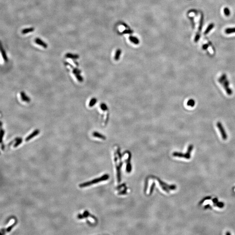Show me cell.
I'll list each match as a JSON object with an SVG mask.
<instances>
[{"mask_svg":"<svg viewBox=\"0 0 235 235\" xmlns=\"http://www.w3.org/2000/svg\"><path fill=\"white\" fill-rule=\"evenodd\" d=\"M195 105V101L193 99H190L187 101V105L190 107H193Z\"/></svg>","mask_w":235,"mask_h":235,"instance_id":"e0dca14e","label":"cell"},{"mask_svg":"<svg viewBox=\"0 0 235 235\" xmlns=\"http://www.w3.org/2000/svg\"><path fill=\"white\" fill-rule=\"evenodd\" d=\"M214 206H217L219 208H222L223 207L224 204L223 202H217L216 203H214Z\"/></svg>","mask_w":235,"mask_h":235,"instance_id":"44dd1931","label":"cell"},{"mask_svg":"<svg viewBox=\"0 0 235 235\" xmlns=\"http://www.w3.org/2000/svg\"><path fill=\"white\" fill-rule=\"evenodd\" d=\"M155 185V184L153 183L152 185V186H151V189H150V195L152 194V192H153V190L154 188V186Z\"/></svg>","mask_w":235,"mask_h":235,"instance_id":"83f0119b","label":"cell"},{"mask_svg":"<svg viewBox=\"0 0 235 235\" xmlns=\"http://www.w3.org/2000/svg\"><path fill=\"white\" fill-rule=\"evenodd\" d=\"M211 198V197L210 196L206 197V198H203V199H202V200L201 202H200V203H199V204H201L202 203H203L205 201H206V200H209V199H210Z\"/></svg>","mask_w":235,"mask_h":235,"instance_id":"4316f807","label":"cell"},{"mask_svg":"<svg viewBox=\"0 0 235 235\" xmlns=\"http://www.w3.org/2000/svg\"><path fill=\"white\" fill-rule=\"evenodd\" d=\"M216 125L218 129L219 130V131L220 132L222 138L223 140H226L227 139V134L226 133V132H225V129L224 128L223 126V125L220 122H218L217 123Z\"/></svg>","mask_w":235,"mask_h":235,"instance_id":"277c9868","label":"cell"},{"mask_svg":"<svg viewBox=\"0 0 235 235\" xmlns=\"http://www.w3.org/2000/svg\"><path fill=\"white\" fill-rule=\"evenodd\" d=\"M225 33L226 34H231L232 33H235V28H228V29L225 30Z\"/></svg>","mask_w":235,"mask_h":235,"instance_id":"7402d4cb","label":"cell"},{"mask_svg":"<svg viewBox=\"0 0 235 235\" xmlns=\"http://www.w3.org/2000/svg\"><path fill=\"white\" fill-rule=\"evenodd\" d=\"M109 178V175L106 174V175H103V176H102L101 177H100L99 178L95 179H94V180H92V181H89V182H86V183H82V184H80L79 185V187H80V188L86 187L89 186L91 185H93L94 184H95V183H99L100 182L104 181V180H107Z\"/></svg>","mask_w":235,"mask_h":235,"instance_id":"7a4b0ae2","label":"cell"},{"mask_svg":"<svg viewBox=\"0 0 235 235\" xmlns=\"http://www.w3.org/2000/svg\"><path fill=\"white\" fill-rule=\"evenodd\" d=\"M133 32V31H131V30H124V31H123V33L124 34H132V33Z\"/></svg>","mask_w":235,"mask_h":235,"instance_id":"d4e9b609","label":"cell"},{"mask_svg":"<svg viewBox=\"0 0 235 235\" xmlns=\"http://www.w3.org/2000/svg\"><path fill=\"white\" fill-rule=\"evenodd\" d=\"M73 69V71H72V72L73 74H80L81 73V72L80 70H79L77 68H72Z\"/></svg>","mask_w":235,"mask_h":235,"instance_id":"603a6c76","label":"cell"},{"mask_svg":"<svg viewBox=\"0 0 235 235\" xmlns=\"http://www.w3.org/2000/svg\"><path fill=\"white\" fill-rule=\"evenodd\" d=\"M35 28L34 27H29V28H26L25 29H23L22 31V34H26L27 33H30V32H32L34 31Z\"/></svg>","mask_w":235,"mask_h":235,"instance_id":"7c38bea8","label":"cell"},{"mask_svg":"<svg viewBox=\"0 0 235 235\" xmlns=\"http://www.w3.org/2000/svg\"><path fill=\"white\" fill-rule=\"evenodd\" d=\"M226 235H228V234H229V235H230L231 234H230V233H226Z\"/></svg>","mask_w":235,"mask_h":235,"instance_id":"836d02e7","label":"cell"},{"mask_svg":"<svg viewBox=\"0 0 235 235\" xmlns=\"http://www.w3.org/2000/svg\"><path fill=\"white\" fill-rule=\"evenodd\" d=\"M39 133H40V130L39 129H36L32 133H31L30 135L26 137L25 138L26 141L27 142L30 139H32V138H34V137L37 136V135H38L39 134Z\"/></svg>","mask_w":235,"mask_h":235,"instance_id":"8992f818","label":"cell"},{"mask_svg":"<svg viewBox=\"0 0 235 235\" xmlns=\"http://www.w3.org/2000/svg\"><path fill=\"white\" fill-rule=\"evenodd\" d=\"M122 52V51L120 49H118L115 52V57H114L115 60L118 61L119 60Z\"/></svg>","mask_w":235,"mask_h":235,"instance_id":"8fae6325","label":"cell"},{"mask_svg":"<svg viewBox=\"0 0 235 235\" xmlns=\"http://www.w3.org/2000/svg\"><path fill=\"white\" fill-rule=\"evenodd\" d=\"M193 148V146L192 145H190L188 147V149L186 153L183 154L180 152H175L173 153V156L175 157L184 158L187 159H190L191 158V153L192 151Z\"/></svg>","mask_w":235,"mask_h":235,"instance_id":"3957f363","label":"cell"},{"mask_svg":"<svg viewBox=\"0 0 235 235\" xmlns=\"http://www.w3.org/2000/svg\"><path fill=\"white\" fill-rule=\"evenodd\" d=\"M65 56L67 58H71L72 59H77L79 58V56L78 54H72V53H67Z\"/></svg>","mask_w":235,"mask_h":235,"instance_id":"9c48e42d","label":"cell"},{"mask_svg":"<svg viewBox=\"0 0 235 235\" xmlns=\"http://www.w3.org/2000/svg\"><path fill=\"white\" fill-rule=\"evenodd\" d=\"M212 201V202H213L214 203H217V202H218V198H213Z\"/></svg>","mask_w":235,"mask_h":235,"instance_id":"f546056e","label":"cell"},{"mask_svg":"<svg viewBox=\"0 0 235 235\" xmlns=\"http://www.w3.org/2000/svg\"><path fill=\"white\" fill-rule=\"evenodd\" d=\"M20 94H21V97L22 99V101L26 102H29L31 101L30 98L27 96L24 91H22Z\"/></svg>","mask_w":235,"mask_h":235,"instance_id":"ba28073f","label":"cell"},{"mask_svg":"<svg viewBox=\"0 0 235 235\" xmlns=\"http://www.w3.org/2000/svg\"><path fill=\"white\" fill-rule=\"evenodd\" d=\"M0 50H1V54H2V56H3V58L5 62H8V57L7 56V54H6V52H5V51H4V50L2 48V47H1Z\"/></svg>","mask_w":235,"mask_h":235,"instance_id":"9a60e30c","label":"cell"},{"mask_svg":"<svg viewBox=\"0 0 235 235\" xmlns=\"http://www.w3.org/2000/svg\"><path fill=\"white\" fill-rule=\"evenodd\" d=\"M97 101V99L95 98H92L89 101V106L90 107H92L93 106L96 104V103Z\"/></svg>","mask_w":235,"mask_h":235,"instance_id":"5bb4252c","label":"cell"},{"mask_svg":"<svg viewBox=\"0 0 235 235\" xmlns=\"http://www.w3.org/2000/svg\"><path fill=\"white\" fill-rule=\"evenodd\" d=\"M208 207H210V205H207L206 206H205V209H207V208H209Z\"/></svg>","mask_w":235,"mask_h":235,"instance_id":"d6a6232c","label":"cell"},{"mask_svg":"<svg viewBox=\"0 0 235 235\" xmlns=\"http://www.w3.org/2000/svg\"><path fill=\"white\" fill-rule=\"evenodd\" d=\"M35 43H36V44L42 46L45 49H47L48 47V45L47 44L45 43L44 41H43L39 38H36L35 40Z\"/></svg>","mask_w":235,"mask_h":235,"instance_id":"52a82bcc","label":"cell"},{"mask_svg":"<svg viewBox=\"0 0 235 235\" xmlns=\"http://www.w3.org/2000/svg\"><path fill=\"white\" fill-rule=\"evenodd\" d=\"M92 135L94 137L101 138V139H103V140H105L106 139V137L105 136H104L102 134H101L99 132H93Z\"/></svg>","mask_w":235,"mask_h":235,"instance_id":"30bf717a","label":"cell"},{"mask_svg":"<svg viewBox=\"0 0 235 235\" xmlns=\"http://www.w3.org/2000/svg\"><path fill=\"white\" fill-rule=\"evenodd\" d=\"M91 216V217L92 218L94 219L95 220H96L95 219V216H91V215L89 213V212H88L87 211H86L85 212H84L83 214H79L78 215V219H84V218H86L88 216Z\"/></svg>","mask_w":235,"mask_h":235,"instance_id":"5b68a950","label":"cell"},{"mask_svg":"<svg viewBox=\"0 0 235 235\" xmlns=\"http://www.w3.org/2000/svg\"><path fill=\"white\" fill-rule=\"evenodd\" d=\"M15 140L16 141V142L14 144V147H18V146L20 144H21L22 142V138H16L15 139Z\"/></svg>","mask_w":235,"mask_h":235,"instance_id":"2e32d148","label":"cell"},{"mask_svg":"<svg viewBox=\"0 0 235 235\" xmlns=\"http://www.w3.org/2000/svg\"><path fill=\"white\" fill-rule=\"evenodd\" d=\"M129 39L132 42L134 43L135 45H138L139 43V40L136 37L130 36L129 37Z\"/></svg>","mask_w":235,"mask_h":235,"instance_id":"4fadbf2b","label":"cell"},{"mask_svg":"<svg viewBox=\"0 0 235 235\" xmlns=\"http://www.w3.org/2000/svg\"><path fill=\"white\" fill-rule=\"evenodd\" d=\"M208 45H205L203 46V49H207L208 48Z\"/></svg>","mask_w":235,"mask_h":235,"instance_id":"1f68e13d","label":"cell"},{"mask_svg":"<svg viewBox=\"0 0 235 235\" xmlns=\"http://www.w3.org/2000/svg\"><path fill=\"white\" fill-rule=\"evenodd\" d=\"M100 108L103 111H106L108 110V108L107 107V105L105 103H101L100 105Z\"/></svg>","mask_w":235,"mask_h":235,"instance_id":"ac0fdd59","label":"cell"},{"mask_svg":"<svg viewBox=\"0 0 235 235\" xmlns=\"http://www.w3.org/2000/svg\"><path fill=\"white\" fill-rule=\"evenodd\" d=\"M218 81L223 87L226 93L228 95H231L233 94V91L229 87V82L228 80L226 75L225 74H223L219 78Z\"/></svg>","mask_w":235,"mask_h":235,"instance_id":"6da1fadb","label":"cell"},{"mask_svg":"<svg viewBox=\"0 0 235 235\" xmlns=\"http://www.w3.org/2000/svg\"><path fill=\"white\" fill-rule=\"evenodd\" d=\"M126 189L125 190V189H124V190L123 191L121 192H119V194L121 195L126 194Z\"/></svg>","mask_w":235,"mask_h":235,"instance_id":"4dcf8cb0","label":"cell"},{"mask_svg":"<svg viewBox=\"0 0 235 235\" xmlns=\"http://www.w3.org/2000/svg\"><path fill=\"white\" fill-rule=\"evenodd\" d=\"M16 223H17V222H15V223H14L12 225H11V226H10L9 227H8L7 228V230H6L7 232H9L10 231H11V230H12V228L14 227V226L16 225Z\"/></svg>","mask_w":235,"mask_h":235,"instance_id":"cb8c5ba5","label":"cell"},{"mask_svg":"<svg viewBox=\"0 0 235 235\" xmlns=\"http://www.w3.org/2000/svg\"><path fill=\"white\" fill-rule=\"evenodd\" d=\"M75 76L76 77L77 79L78 80L79 82H82L83 81V78L80 74H75Z\"/></svg>","mask_w":235,"mask_h":235,"instance_id":"ffe728a7","label":"cell"},{"mask_svg":"<svg viewBox=\"0 0 235 235\" xmlns=\"http://www.w3.org/2000/svg\"><path fill=\"white\" fill-rule=\"evenodd\" d=\"M0 134H1V142H2V139H3V136H4V131L3 130V129H1V132H0Z\"/></svg>","mask_w":235,"mask_h":235,"instance_id":"f1b7e54d","label":"cell"},{"mask_svg":"<svg viewBox=\"0 0 235 235\" xmlns=\"http://www.w3.org/2000/svg\"><path fill=\"white\" fill-rule=\"evenodd\" d=\"M224 13L226 15L229 16L230 14V12L228 8H225L224 9Z\"/></svg>","mask_w":235,"mask_h":235,"instance_id":"484cf974","label":"cell"},{"mask_svg":"<svg viewBox=\"0 0 235 235\" xmlns=\"http://www.w3.org/2000/svg\"><path fill=\"white\" fill-rule=\"evenodd\" d=\"M213 27L214 24H210V25L208 26V27H207V28L206 29V31H205V32H204V35H206V34H208V33H209L210 31V30H211V29H212V28H213Z\"/></svg>","mask_w":235,"mask_h":235,"instance_id":"d6986e66","label":"cell"}]
</instances>
